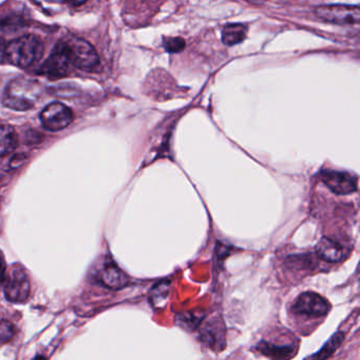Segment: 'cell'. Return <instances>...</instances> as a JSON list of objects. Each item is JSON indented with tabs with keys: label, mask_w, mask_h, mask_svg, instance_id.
<instances>
[{
	"label": "cell",
	"mask_w": 360,
	"mask_h": 360,
	"mask_svg": "<svg viewBox=\"0 0 360 360\" xmlns=\"http://www.w3.org/2000/svg\"><path fill=\"white\" fill-rule=\"evenodd\" d=\"M41 96V88L34 80L19 78L12 80L3 93V103L5 107L16 111L32 109Z\"/></svg>",
	"instance_id": "6da1fadb"
},
{
	"label": "cell",
	"mask_w": 360,
	"mask_h": 360,
	"mask_svg": "<svg viewBox=\"0 0 360 360\" xmlns=\"http://www.w3.org/2000/svg\"><path fill=\"white\" fill-rule=\"evenodd\" d=\"M44 44L35 35H23L12 41L5 50V60L19 68H29L41 60Z\"/></svg>",
	"instance_id": "7a4b0ae2"
},
{
	"label": "cell",
	"mask_w": 360,
	"mask_h": 360,
	"mask_svg": "<svg viewBox=\"0 0 360 360\" xmlns=\"http://www.w3.org/2000/svg\"><path fill=\"white\" fill-rule=\"evenodd\" d=\"M62 43L76 68L90 71L95 69L100 64L95 49L87 41L72 36Z\"/></svg>",
	"instance_id": "3957f363"
},
{
	"label": "cell",
	"mask_w": 360,
	"mask_h": 360,
	"mask_svg": "<svg viewBox=\"0 0 360 360\" xmlns=\"http://www.w3.org/2000/svg\"><path fill=\"white\" fill-rule=\"evenodd\" d=\"M317 19L334 25H358L360 9L358 5H324L315 8Z\"/></svg>",
	"instance_id": "277c9868"
},
{
	"label": "cell",
	"mask_w": 360,
	"mask_h": 360,
	"mask_svg": "<svg viewBox=\"0 0 360 360\" xmlns=\"http://www.w3.org/2000/svg\"><path fill=\"white\" fill-rule=\"evenodd\" d=\"M74 112L62 103L50 104L41 113V122L49 131H60L74 122Z\"/></svg>",
	"instance_id": "5b68a950"
},
{
	"label": "cell",
	"mask_w": 360,
	"mask_h": 360,
	"mask_svg": "<svg viewBox=\"0 0 360 360\" xmlns=\"http://www.w3.org/2000/svg\"><path fill=\"white\" fill-rule=\"evenodd\" d=\"M72 68H74V64L71 62L64 45L60 43L41 66V74L51 78H65L71 74Z\"/></svg>",
	"instance_id": "8992f818"
},
{
	"label": "cell",
	"mask_w": 360,
	"mask_h": 360,
	"mask_svg": "<svg viewBox=\"0 0 360 360\" xmlns=\"http://www.w3.org/2000/svg\"><path fill=\"white\" fill-rule=\"evenodd\" d=\"M330 310V306L328 300L313 292L301 294L293 306V311L297 314L314 317V318L326 316Z\"/></svg>",
	"instance_id": "52a82bcc"
},
{
	"label": "cell",
	"mask_w": 360,
	"mask_h": 360,
	"mask_svg": "<svg viewBox=\"0 0 360 360\" xmlns=\"http://www.w3.org/2000/svg\"><path fill=\"white\" fill-rule=\"evenodd\" d=\"M31 284L23 269H14L5 286V296L11 302H25L30 297Z\"/></svg>",
	"instance_id": "ba28073f"
},
{
	"label": "cell",
	"mask_w": 360,
	"mask_h": 360,
	"mask_svg": "<svg viewBox=\"0 0 360 360\" xmlns=\"http://www.w3.org/2000/svg\"><path fill=\"white\" fill-rule=\"evenodd\" d=\"M322 180L332 192L337 194H349L357 190V178L344 171H324Z\"/></svg>",
	"instance_id": "9c48e42d"
},
{
	"label": "cell",
	"mask_w": 360,
	"mask_h": 360,
	"mask_svg": "<svg viewBox=\"0 0 360 360\" xmlns=\"http://www.w3.org/2000/svg\"><path fill=\"white\" fill-rule=\"evenodd\" d=\"M201 338L212 350L220 351L223 349L225 344V328L222 320L214 317L204 322L201 328Z\"/></svg>",
	"instance_id": "30bf717a"
},
{
	"label": "cell",
	"mask_w": 360,
	"mask_h": 360,
	"mask_svg": "<svg viewBox=\"0 0 360 360\" xmlns=\"http://www.w3.org/2000/svg\"><path fill=\"white\" fill-rule=\"evenodd\" d=\"M316 251L320 259L330 263L340 262L349 255L342 244L330 238H322L317 245Z\"/></svg>",
	"instance_id": "8fae6325"
},
{
	"label": "cell",
	"mask_w": 360,
	"mask_h": 360,
	"mask_svg": "<svg viewBox=\"0 0 360 360\" xmlns=\"http://www.w3.org/2000/svg\"><path fill=\"white\" fill-rule=\"evenodd\" d=\"M102 282L111 290H120L129 283V277L117 265H106L100 275Z\"/></svg>",
	"instance_id": "7c38bea8"
},
{
	"label": "cell",
	"mask_w": 360,
	"mask_h": 360,
	"mask_svg": "<svg viewBox=\"0 0 360 360\" xmlns=\"http://www.w3.org/2000/svg\"><path fill=\"white\" fill-rule=\"evenodd\" d=\"M247 31L249 27L243 23H228L222 29V41L228 47L239 45L247 38Z\"/></svg>",
	"instance_id": "4fadbf2b"
},
{
	"label": "cell",
	"mask_w": 360,
	"mask_h": 360,
	"mask_svg": "<svg viewBox=\"0 0 360 360\" xmlns=\"http://www.w3.org/2000/svg\"><path fill=\"white\" fill-rule=\"evenodd\" d=\"M16 131L12 126L0 124V157L9 155L17 146Z\"/></svg>",
	"instance_id": "5bb4252c"
},
{
	"label": "cell",
	"mask_w": 360,
	"mask_h": 360,
	"mask_svg": "<svg viewBox=\"0 0 360 360\" xmlns=\"http://www.w3.org/2000/svg\"><path fill=\"white\" fill-rule=\"evenodd\" d=\"M261 353L271 358H290L296 351L294 344H276L273 342H261L259 346Z\"/></svg>",
	"instance_id": "9a60e30c"
},
{
	"label": "cell",
	"mask_w": 360,
	"mask_h": 360,
	"mask_svg": "<svg viewBox=\"0 0 360 360\" xmlns=\"http://www.w3.org/2000/svg\"><path fill=\"white\" fill-rule=\"evenodd\" d=\"M344 335L342 333H337L330 338L326 346L320 350L318 353L315 354L312 356V358H318V359H324V358L330 357L335 353L336 350L341 346L342 341H344Z\"/></svg>",
	"instance_id": "2e32d148"
},
{
	"label": "cell",
	"mask_w": 360,
	"mask_h": 360,
	"mask_svg": "<svg viewBox=\"0 0 360 360\" xmlns=\"http://www.w3.org/2000/svg\"><path fill=\"white\" fill-rule=\"evenodd\" d=\"M169 295V283L163 282L155 285L153 292H151V302L155 306H162L165 301L167 300V297Z\"/></svg>",
	"instance_id": "e0dca14e"
},
{
	"label": "cell",
	"mask_w": 360,
	"mask_h": 360,
	"mask_svg": "<svg viewBox=\"0 0 360 360\" xmlns=\"http://www.w3.org/2000/svg\"><path fill=\"white\" fill-rule=\"evenodd\" d=\"M163 47L169 53H180L186 47V43L182 37H170L165 38L163 41Z\"/></svg>",
	"instance_id": "ac0fdd59"
},
{
	"label": "cell",
	"mask_w": 360,
	"mask_h": 360,
	"mask_svg": "<svg viewBox=\"0 0 360 360\" xmlns=\"http://www.w3.org/2000/svg\"><path fill=\"white\" fill-rule=\"evenodd\" d=\"M15 335L13 324L8 320H0V346L8 344Z\"/></svg>",
	"instance_id": "d6986e66"
},
{
	"label": "cell",
	"mask_w": 360,
	"mask_h": 360,
	"mask_svg": "<svg viewBox=\"0 0 360 360\" xmlns=\"http://www.w3.org/2000/svg\"><path fill=\"white\" fill-rule=\"evenodd\" d=\"M179 319L182 322V324L185 326V328L188 326V328H194L200 324L202 318H201V315H196L194 313H185V314H182V317L179 318Z\"/></svg>",
	"instance_id": "ffe728a7"
},
{
	"label": "cell",
	"mask_w": 360,
	"mask_h": 360,
	"mask_svg": "<svg viewBox=\"0 0 360 360\" xmlns=\"http://www.w3.org/2000/svg\"><path fill=\"white\" fill-rule=\"evenodd\" d=\"M38 5H64L69 0H33Z\"/></svg>",
	"instance_id": "44dd1931"
},
{
	"label": "cell",
	"mask_w": 360,
	"mask_h": 360,
	"mask_svg": "<svg viewBox=\"0 0 360 360\" xmlns=\"http://www.w3.org/2000/svg\"><path fill=\"white\" fill-rule=\"evenodd\" d=\"M5 263L3 257L0 256V282H3L5 279Z\"/></svg>",
	"instance_id": "7402d4cb"
},
{
	"label": "cell",
	"mask_w": 360,
	"mask_h": 360,
	"mask_svg": "<svg viewBox=\"0 0 360 360\" xmlns=\"http://www.w3.org/2000/svg\"><path fill=\"white\" fill-rule=\"evenodd\" d=\"M5 50H7V45L3 39L0 38V63L5 60Z\"/></svg>",
	"instance_id": "603a6c76"
},
{
	"label": "cell",
	"mask_w": 360,
	"mask_h": 360,
	"mask_svg": "<svg viewBox=\"0 0 360 360\" xmlns=\"http://www.w3.org/2000/svg\"><path fill=\"white\" fill-rule=\"evenodd\" d=\"M69 1H70L72 5H76V7H80V5L87 3L88 0H69Z\"/></svg>",
	"instance_id": "cb8c5ba5"
},
{
	"label": "cell",
	"mask_w": 360,
	"mask_h": 360,
	"mask_svg": "<svg viewBox=\"0 0 360 360\" xmlns=\"http://www.w3.org/2000/svg\"><path fill=\"white\" fill-rule=\"evenodd\" d=\"M249 3H263V1H267V0H247Z\"/></svg>",
	"instance_id": "d4e9b609"
}]
</instances>
